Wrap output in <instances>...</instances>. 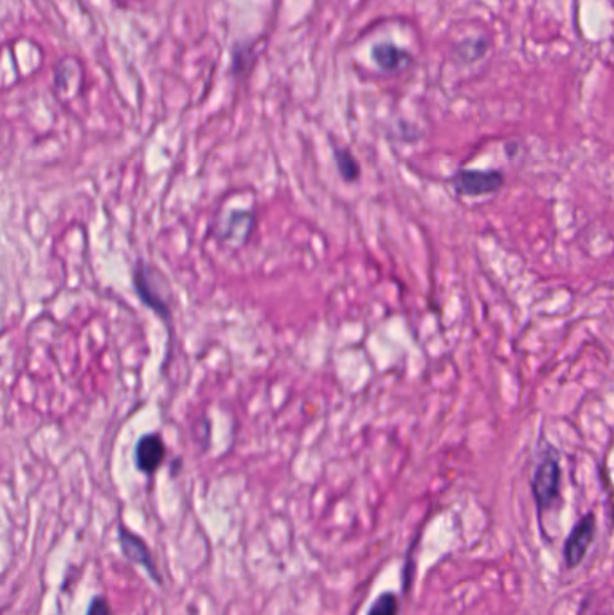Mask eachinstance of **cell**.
Segmentation results:
<instances>
[{"mask_svg":"<svg viewBox=\"0 0 614 615\" xmlns=\"http://www.w3.org/2000/svg\"><path fill=\"white\" fill-rule=\"evenodd\" d=\"M119 545H121V551H123V554L127 556L130 562L145 567L146 571L150 572V576L155 581H161V578L157 576V567H155L152 553H150V549L146 547L145 542L139 536L130 533L127 529H121L119 531Z\"/></svg>","mask_w":614,"mask_h":615,"instance_id":"8992f818","label":"cell"},{"mask_svg":"<svg viewBox=\"0 0 614 615\" xmlns=\"http://www.w3.org/2000/svg\"><path fill=\"white\" fill-rule=\"evenodd\" d=\"M596 535L595 517L589 513L584 518H580L577 526L569 533L566 545H564V560L568 567H578L582 560L586 558L589 547L593 544Z\"/></svg>","mask_w":614,"mask_h":615,"instance_id":"277c9868","label":"cell"},{"mask_svg":"<svg viewBox=\"0 0 614 615\" xmlns=\"http://www.w3.org/2000/svg\"><path fill=\"white\" fill-rule=\"evenodd\" d=\"M334 161L337 171L343 177L344 182L359 180V177H361V166H359V162L353 157V153L348 148H335Z\"/></svg>","mask_w":614,"mask_h":615,"instance_id":"ba28073f","label":"cell"},{"mask_svg":"<svg viewBox=\"0 0 614 615\" xmlns=\"http://www.w3.org/2000/svg\"><path fill=\"white\" fill-rule=\"evenodd\" d=\"M87 615H112L109 601L105 598L92 599L91 607H89Z\"/></svg>","mask_w":614,"mask_h":615,"instance_id":"8fae6325","label":"cell"},{"mask_svg":"<svg viewBox=\"0 0 614 615\" xmlns=\"http://www.w3.org/2000/svg\"><path fill=\"white\" fill-rule=\"evenodd\" d=\"M560 481H562V468H560L559 454L553 446H546L542 450L541 459L535 466L532 477V493L539 513L553 506L559 497Z\"/></svg>","mask_w":614,"mask_h":615,"instance_id":"6da1fadb","label":"cell"},{"mask_svg":"<svg viewBox=\"0 0 614 615\" xmlns=\"http://www.w3.org/2000/svg\"><path fill=\"white\" fill-rule=\"evenodd\" d=\"M136 466L139 472L155 473L163 466L166 459V445L161 434H146L137 441Z\"/></svg>","mask_w":614,"mask_h":615,"instance_id":"5b68a950","label":"cell"},{"mask_svg":"<svg viewBox=\"0 0 614 615\" xmlns=\"http://www.w3.org/2000/svg\"><path fill=\"white\" fill-rule=\"evenodd\" d=\"M371 60L384 72H397L411 62V54L395 44H379L371 49Z\"/></svg>","mask_w":614,"mask_h":615,"instance_id":"52a82bcc","label":"cell"},{"mask_svg":"<svg viewBox=\"0 0 614 615\" xmlns=\"http://www.w3.org/2000/svg\"><path fill=\"white\" fill-rule=\"evenodd\" d=\"M452 186L461 197H485L505 186V175L497 170H460L454 173Z\"/></svg>","mask_w":614,"mask_h":615,"instance_id":"3957f363","label":"cell"},{"mask_svg":"<svg viewBox=\"0 0 614 615\" xmlns=\"http://www.w3.org/2000/svg\"><path fill=\"white\" fill-rule=\"evenodd\" d=\"M134 286H136L137 295L143 303L157 313L161 319L168 321L170 319V285L166 281V277L157 270L141 263L134 272Z\"/></svg>","mask_w":614,"mask_h":615,"instance_id":"7a4b0ae2","label":"cell"},{"mask_svg":"<svg viewBox=\"0 0 614 615\" xmlns=\"http://www.w3.org/2000/svg\"><path fill=\"white\" fill-rule=\"evenodd\" d=\"M231 72L238 76V74H244L245 71H249L251 63L256 60V54H254V44H245V42H236L231 49Z\"/></svg>","mask_w":614,"mask_h":615,"instance_id":"9c48e42d","label":"cell"},{"mask_svg":"<svg viewBox=\"0 0 614 615\" xmlns=\"http://www.w3.org/2000/svg\"><path fill=\"white\" fill-rule=\"evenodd\" d=\"M398 598L393 592H384L382 596L375 599L371 605L368 615H398Z\"/></svg>","mask_w":614,"mask_h":615,"instance_id":"30bf717a","label":"cell"}]
</instances>
